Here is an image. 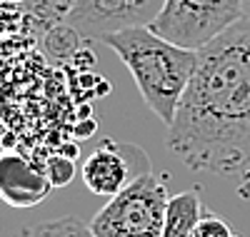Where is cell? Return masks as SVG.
<instances>
[{"mask_svg": "<svg viewBox=\"0 0 250 237\" xmlns=\"http://www.w3.org/2000/svg\"><path fill=\"white\" fill-rule=\"evenodd\" d=\"M165 142L185 167L230 178L238 195L250 200V18L198 50L195 75Z\"/></svg>", "mask_w": 250, "mask_h": 237, "instance_id": "cell-1", "label": "cell"}, {"mask_svg": "<svg viewBox=\"0 0 250 237\" xmlns=\"http://www.w3.org/2000/svg\"><path fill=\"white\" fill-rule=\"evenodd\" d=\"M130 70L145 105L170 127L198 68V50L158 35L150 25L125 28L103 38Z\"/></svg>", "mask_w": 250, "mask_h": 237, "instance_id": "cell-2", "label": "cell"}, {"mask_svg": "<svg viewBox=\"0 0 250 237\" xmlns=\"http://www.w3.org/2000/svg\"><path fill=\"white\" fill-rule=\"evenodd\" d=\"M168 202L165 178L148 170L113 195L88 225L98 237H163Z\"/></svg>", "mask_w": 250, "mask_h": 237, "instance_id": "cell-3", "label": "cell"}, {"mask_svg": "<svg viewBox=\"0 0 250 237\" xmlns=\"http://www.w3.org/2000/svg\"><path fill=\"white\" fill-rule=\"evenodd\" d=\"M240 18H245L240 0H165L150 28L183 48L200 50Z\"/></svg>", "mask_w": 250, "mask_h": 237, "instance_id": "cell-4", "label": "cell"}, {"mask_svg": "<svg viewBox=\"0 0 250 237\" xmlns=\"http://www.w3.org/2000/svg\"><path fill=\"white\" fill-rule=\"evenodd\" d=\"M165 8V0H75L65 23L90 40H103L125 28L153 25Z\"/></svg>", "mask_w": 250, "mask_h": 237, "instance_id": "cell-5", "label": "cell"}, {"mask_svg": "<svg viewBox=\"0 0 250 237\" xmlns=\"http://www.w3.org/2000/svg\"><path fill=\"white\" fill-rule=\"evenodd\" d=\"M130 153H133V145L113 142V140L93 150L83 162V182H85V187L100 198H113L120 190H125L138 175H143L138 170H130V158H128Z\"/></svg>", "mask_w": 250, "mask_h": 237, "instance_id": "cell-6", "label": "cell"}, {"mask_svg": "<svg viewBox=\"0 0 250 237\" xmlns=\"http://www.w3.org/2000/svg\"><path fill=\"white\" fill-rule=\"evenodd\" d=\"M50 180L43 165L18 153H0V200L10 207H33L50 195Z\"/></svg>", "mask_w": 250, "mask_h": 237, "instance_id": "cell-7", "label": "cell"}, {"mask_svg": "<svg viewBox=\"0 0 250 237\" xmlns=\"http://www.w3.org/2000/svg\"><path fill=\"white\" fill-rule=\"evenodd\" d=\"M203 202L198 192H178L168 202L163 237H193L198 220L203 217Z\"/></svg>", "mask_w": 250, "mask_h": 237, "instance_id": "cell-8", "label": "cell"}, {"mask_svg": "<svg viewBox=\"0 0 250 237\" xmlns=\"http://www.w3.org/2000/svg\"><path fill=\"white\" fill-rule=\"evenodd\" d=\"M35 237H98L88 222H83L75 215H68V217H58V220H45L38 222L33 227Z\"/></svg>", "mask_w": 250, "mask_h": 237, "instance_id": "cell-9", "label": "cell"}, {"mask_svg": "<svg viewBox=\"0 0 250 237\" xmlns=\"http://www.w3.org/2000/svg\"><path fill=\"white\" fill-rule=\"evenodd\" d=\"M43 170H45V175H48L53 187H65L75 178V162L70 158H65V155H60V153L48 158L43 162Z\"/></svg>", "mask_w": 250, "mask_h": 237, "instance_id": "cell-10", "label": "cell"}, {"mask_svg": "<svg viewBox=\"0 0 250 237\" xmlns=\"http://www.w3.org/2000/svg\"><path fill=\"white\" fill-rule=\"evenodd\" d=\"M233 235L235 232L230 230V225L213 212H203V217L193 230V237H233Z\"/></svg>", "mask_w": 250, "mask_h": 237, "instance_id": "cell-11", "label": "cell"}, {"mask_svg": "<svg viewBox=\"0 0 250 237\" xmlns=\"http://www.w3.org/2000/svg\"><path fill=\"white\" fill-rule=\"evenodd\" d=\"M60 155H65V158L75 160V158H78V145H75V142H70V145H62V147H60Z\"/></svg>", "mask_w": 250, "mask_h": 237, "instance_id": "cell-12", "label": "cell"}, {"mask_svg": "<svg viewBox=\"0 0 250 237\" xmlns=\"http://www.w3.org/2000/svg\"><path fill=\"white\" fill-rule=\"evenodd\" d=\"M25 0H0V5H15V8H20Z\"/></svg>", "mask_w": 250, "mask_h": 237, "instance_id": "cell-13", "label": "cell"}, {"mask_svg": "<svg viewBox=\"0 0 250 237\" xmlns=\"http://www.w3.org/2000/svg\"><path fill=\"white\" fill-rule=\"evenodd\" d=\"M240 3H243V15L250 18V0H240Z\"/></svg>", "mask_w": 250, "mask_h": 237, "instance_id": "cell-14", "label": "cell"}, {"mask_svg": "<svg viewBox=\"0 0 250 237\" xmlns=\"http://www.w3.org/2000/svg\"><path fill=\"white\" fill-rule=\"evenodd\" d=\"M18 237H35V235H33V230H23V232H20Z\"/></svg>", "mask_w": 250, "mask_h": 237, "instance_id": "cell-15", "label": "cell"}, {"mask_svg": "<svg viewBox=\"0 0 250 237\" xmlns=\"http://www.w3.org/2000/svg\"><path fill=\"white\" fill-rule=\"evenodd\" d=\"M233 237H240V235H233Z\"/></svg>", "mask_w": 250, "mask_h": 237, "instance_id": "cell-16", "label": "cell"}]
</instances>
